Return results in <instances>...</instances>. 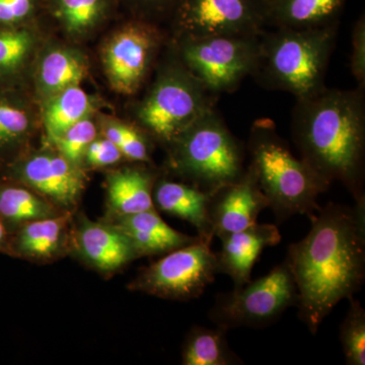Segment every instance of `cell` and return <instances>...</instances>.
<instances>
[{
    "label": "cell",
    "mask_w": 365,
    "mask_h": 365,
    "mask_svg": "<svg viewBox=\"0 0 365 365\" xmlns=\"http://www.w3.org/2000/svg\"><path fill=\"white\" fill-rule=\"evenodd\" d=\"M312 227L290 245L287 259L297 287V316L316 335L340 302L365 280V204L329 203L309 218Z\"/></svg>",
    "instance_id": "1"
},
{
    "label": "cell",
    "mask_w": 365,
    "mask_h": 365,
    "mask_svg": "<svg viewBox=\"0 0 365 365\" xmlns=\"http://www.w3.org/2000/svg\"><path fill=\"white\" fill-rule=\"evenodd\" d=\"M306 100L295 125V143L304 163L327 184L340 181L355 203L365 204L364 118L352 93L329 91Z\"/></svg>",
    "instance_id": "2"
},
{
    "label": "cell",
    "mask_w": 365,
    "mask_h": 365,
    "mask_svg": "<svg viewBox=\"0 0 365 365\" xmlns=\"http://www.w3.org/2000/svg\"><path fill=\"white\" fill-rule=\"evenodd\" d=\"M253 169L259 185L267 198L269 208L281 223L297 215L309 218L321 208L319 196L330 185L302 160L292 155L287 143L274 129L272 123L258 122L249 141Z\"/></svg>",
    "instance_id": "3"
},
{
    "label": "cell",
    "mask_w": 365,
    "mask_h": 365,
    "mask_svg": "<svg viewBox=\"0 0 365 365\" xmlns=\"http://www.w3.org/2000/svg\"><path fill=\"white\" fill-rule=\"evenodd\" d=\"M170 143L174 144L175 169L205 193H212L244 175L241 146L209 112Z\"/></svg>",
    "instance_id": "4"
},
{
    "label": "cell",
    "mask_w": 365,
    "mask_h": 365,
    "mask_svg": "<svg viewBox=\"0 0 365 365\" xmlns=\"http://www.w3.org/2000/svg\"><path fill=\"white\" fill-rule=\"evenodd\" d=\"M297 287L287 258L263 277L250 281L216 297L208 318L215 326L235 328H265L297 307Z\"/></svg>",
    "instance_id": "5"
},
{
    "label": "cell",
    "mask_w": 365,
    "mask_h": 365,
    "mask_svg": "<svg viewBox=\"0 0 365 365\" xmlns=\"http://www.w3.org/2000/svg\"><path fill=\"white\" fill-rule=\"evenodd\" d=\"M329 28H283L265 48L268 71L280 86L302 98L318 93L332 44Z\"/></svg>",
    "instance_id": "6"
},
{
    "label": "cell",
    "mask_w": 365,
    "mask_h": 365,
    "mask_svg": "<svg viewBox=\"0 0 365 365\" xmlns=\"http://www.w3.org/2000/svg\"><path fill=\"white\" fill-rule=\"evenodd\" d=\"M217 273L211 242L198 237L192 244L165 254L141 269L129 289L160 299L188 302L200 297Z\"/></svg>",
    "instance_id": "7"
},
{
    "label": "cell",
    "mask_w": 365,
    "mask_h": 365,
    "mask_svg": "<svg viewBox=\"0 0 365 365\" xmlns=\"http://www.w3.org/2000/svg\"><path fill=\"white\" fill-rule=\"evenodd\" d=\"M185 59L197 79L211 90H225L254 66L259 50L248 36H211L191 39Z\"/></svg>",
    "instance_id": "8"
},
{
    "label": "cell",
    "mask_w": 365,
    "mask_h": 365,
    "mask_svg": "<svg viewBox=\"0 0 365 365\" xmlns=\"http://www.w3.org/2000/svg\"><path fill=\"white\" fill-rule=\"evenodd\" d=\"M196 81L180 76L163 78L139 112L143 123L165 143H173L208 113L206 98Z\"/></svg>",
    "instance_id": "9"
},
{
    "label": "cell",
    "mask_w": 365,
    "mask_h": 365,
    "mask_svg": "<svg viewBox=\"0 0 365 365\" xmlns=\"http://www.w3.org/2000/svg\"><path fill=\"white\" fill-rule=\"evenodd\" d=\"M0 175L25 185L66 212L76 211L85 189V176L78 165L59 153L20 155Z\"/></svg>",
    "instance_id": "10"
},
{
    "label": "cell",
    "mask_w": 365,
    "mask_h": 365,
    "mask_svg": "<svg viewBox=\"0 0 365 365\" xmlns=\"http://www.w3.org/2000/svg\"><path fill=\"white\" fill-rule=\"evenodd\" d=\"M179 20L191 39L249 36L269 19L267 0H179Z\"/></svg>",
    "instance_id": "11"
},
{
    "label": "cell",
    "mask_w": 365,
    "mask_h": 365,
    "mask_svg": "<svg viewBox=\"0 0 365 365\" xmlns=\"http://www.w3.org/2000/svg\"><path fill=\"white\" fill-rule=\"evenodd\" d=\"M266 208L267 198L249 167L239 180L209 194L208 218L215 237L249 227Z\"/></svg>",
    "instance_id": "12"
},
{
    "label": "cell",
    "mask_w": 365,
    "mask_h": 365,
    "mask_svg": "<svg viewBox=\"0 0 365 365\" xmlns=\"http://www.w3.org/2000/svg\"><path fill=\"white\" fill-rule=\"evenodd\" d=\"M71 250L98 272L110 275L139 258L126 235L114 223L79 216L72 225Z\"/></svg>",
    "instance_id": "13"
},
{
    "label": "cell",
    "mask_w": 365,
    "mask_h": 365,
    "mask_svg": "<svg viewBox=\"0 0 365 365\" xmlns=\"http://www.w3.org/2000/svg\"><path fill=\"white\" fill-rule=\"evenodd\" d=\"M143 25L130 24L118 31L104 51V64L112 88L118 93H135L144 78L153 38Z\"/></svg>",
    "instance_id": "14"
},
{
    "label": "cell",
    "mask_w": 365,
    "mask_h": 365,
    "mask_svg": "<svg viewBox=\"0 0 365 365\" xmlns=\"http://www.w3.org/2000/svg\"><path fill=\"white\" fill-rule=\"evenodd\" d=\"M72 215L64 212L16 228L11 232L9 256L39 264L66 256L71 250Z\"/></svg>",
    "instance_id": "15"
},
{
    "label": "cell",
    "mask_w": 365,
    "mask_h": 365,
    "mask_svg": "<svg viewBox=\"0 0 365 365\" xmlns=\"http://www.w3.org/2000/svg\"><path fill=\"white\" fill-rule=\"evenodd\" d=\"M222 248L216 252L217 272L227 274L240 288L251 281L252 270L262 252L281 242L279 230L269 223H254L249 227L220 235Z\"/></svg>",
    "instance_id": "16"
},
{
    "label": "cell",
    "mask_w": 365,
    "mask_h": 365,
    "mask_svg": "<svg viewBox=\"0 0 365 365\" xmlns=\"http://www.w3.org/2000/svg\"><path fill=\"white\" fill-rule=\"evenodd\" d=\"M109 222L128 237L138 257L170 253L198 239V235L192 237L170 227L158 215L157 208L135 215L110 217Z\"/></svg>",
    "instance_id": "17"
},
{
    "label": "cell",
    "mask_w": 365,
    "mask_h": 365,
    "mask_svg": "<svg viewBox=\"0 0 365 365\" xmlns=\"http://www.w3.org/2000/svg\"><path fill=\"white\" fill-rule=\"evenodd\" d=\"M153 197L155 207L188 222L201 240L211 242L215 239L208 218V193L193 185L163 180L153 187Z\"/></svg>",
    "instance_id": "18"
},
{
    "label": "cell",
    "mask_w": 365,
    "mask_h": 365,
    "mask_svg": "<svg viewBox=\"0 0 365 365\" xmlns=\"http://www.w3.org/2000/svg\"><path fill=\"white\" fill-rule=\"evenodd\" d=\"M153 175L139 168H124L108 175L107 201L111 217L155 209Z\"/></svg>",
    "instance_id": "19"
},
{
    "label": "cell",
    "mask_w": 365,
    "mask_h": 365,
    "mask_svg": "<svg viewBox=\"0 0 365 365\" xmlns=\"http://www.w3.org/2000/svg\"><path fill=\"white\" fill-rule=\"evenodd\" d=\"M64 212L25 185L6 178L0 179V220L9 232L26 222Z\"/></svg>",
    "instance_id": "20"
},
{
    "label": "cell",
    "mask_w": 365,
    "mask_h": 365,
    "mask_svg": "<svg viewBox=\"0 0 365 365\" xmlns=\"http://www.w3.org/2000/svg\"><path fill=\"white\" fill-rule=\"evenodd\" d=\"M227 330L216 326H194L187 334L182 348L184 365H239L241 357L232 351L227 342Z\"/></svg>",
    "instance_id": "21"
},
{
    "label": "cell",
    "mask_w": 365,
    "mask_h": 365,
    "mask_svg": "<svg viewBox=\"0 0 365 365\" xmlns=\"http://www.w3.org/2000/svg\"><path fill=\"white\" fill-rule=\"evenodd\" d=\"M344 0H271L269 19L283 28L322 26L337 14Z\"/></svg>",
    "instance_id": "22"
},
{
    "label": "cell",
    "mask_w": 365,
    "mask_h": 365,
    "mask_svg": "<svg viewBox=\"0 0 365 365\" xmlns=\"http://www.w3.org/2000/svg\"><path fill=\"white\" fill-rule=\"evenodd\" d=\"M7 86H0V172L20 155L31 121L28 113Z\"/></svg>",
    "instance_id": "23"
},
{
    "label": "cell",
    "mask_w": 365,
    "mask_h": 365,
    "mask_svg": "<svg viewBox=\"0 0 365 365\" xmlns=\"http://www.w3.org/2000/svg\"><path fill=\"white\" fill-rule=\"evenodd\" d=\"M93 105L79 86H71L55 95L45 112V126L50 140L54 141L81 120L88 118Z\"/></svg>",
    "instance_id": "24"
},
{
    "label": "cell",
    "mask_w": 365,
    "mask_h": 365,
    "mask_svg": "<svg viewBox=\"0 0 365 365\" xmlns=\"http://www.w3.org/2000/svg\"><path fill=\"white\" fill-rule=\"evenodd\" d=\"M86 74L85 62L76 53L54 50L43 59L39 79L46 93L57 95L71 86H79Z\"/></svg>",
    "instance_id": "25"
},
{
    "label": "cell",
    "mask_w": 365,
    "mask_h": 365,
    "mask_svg": "<svg viewBox=\"0 0 365 365\" xmlns=\"http://www.w3.org/2000/svg\"><path fill=\"white\" fill-rule=\"evenodd\" d=\"M32 36L21 26H0V86L9 85L26 63Z\"/></svg>",
    "instance_id": "26"
},
{
    "label": "cell",
    "mask_w": 365,
    "mask_h": 365,
    "mask_svg": "<svg viewBox=\"0 0 365 365\" xmlns=\"http://www.w3.org/2000/svg\"><path fill=\"white\" fill-rule=\"evenodd\" d=\"M50 11L71 32H83L104 16L109 0H49Z\"/></svg>",
    "instance_id": "27"
},
{
    "label": "cell",
    "mask_w": 365,
    "mask_h": 365,
    "mask_svg": "<svg viewBox=\"0 0 365 365\" xmlns=\"http://www.w3.org/2000/svg\"><path fill=\"white\" fill-rule=\"evenodd\" d=\"M350 306L340 326V342L346 364H365V311L359 300L349 299Z\"/></svg>",
    "instance_id": "28"
},
{
    "label": "cell",
    "mask_w": 365,
    "mask_h": 365,
    "mask_svg": "<svg viewBox=\"0 0 365 365\" xmlns=\"http://www.w3.org/2000/svg\"><path fill=\"white\" fill-rule=\"evenodd\" d=\"M96 137L97 129L95 124L86 118L67 129L53 143L56 145L60 155L79 167L88 145L95 140Z\"/></svg>",
    "instance_id": "29"
},
{
    "label": "cell",
    "mask_w": 365,
    "mask_h": 365,
    "mask_svg": "<svg viewBox=\"0 0 365 365\" xmlns=\"http://www.w3.org/2000/svg\"><path fill=\"white\" fill-rule=\"evenodd\" d=\"M104 135L128 160L139 163L150 160V153L145 139L132 127L124 124H109L106 126Z\"/></svg>",
    "instance_id": "30"
},
{
    "label": "cell",
    "mask_w": 365,
    "mask_h": 365,
    "mask_svg": "<svg viewBox=\"0 0 365 365\" xmlns=\"http://www.w3.org/2000/svg\"><path fill=\"white\" fill-rule=\"evenodd\" d=\"M39 0H0V26H21L37 11Z\"/></svg>",
    "instance_id": "31"
},
{
    "label": "cell",
    "mask_w": 365,
    "mask_h": 365,
    "mask_svg": "<svg viewBox=\"0 0 365 365\" xmlns=\"http://www.w3.org/2000/svg\"><path fill=\"white\" fill-rule=\"evenodd\" d=\"M123 158L121 151L109 139H95L86 151V163L91 167L103 168L115 165Z\"/></svg>",
    "instance_id": "32"
},
{
    "label": "cell",
    "mask_w": 365,
    "mask_h": 365,
    "mask_svg": "<svg viewBox=\"0 0 365 365\" xmlns=\"http://www.w3.org/2000/svg\"><path fill=\"white\" fill-rule=\"evenodd\" d=\"M352 71L355 78L364 85L365 78V24L360 19L355 26L353 38Z\"/></svg>",
    "instance_id": "33"
},
{
    "label": "cell",
    "mask_w": 365,
    "mask_h": 365,
    "mask_svg": "<svg viewBox=\"0 0 365 365\" xmlns=\"http://www.w3.org/2000/svg\"><path fill=\"white\" fill-rule=\"evenodd\" d=\"M9 240L11 232L7 230L6 225L0 220V253L9 256Z\"/></svg>",
    "instance_id": "34"
},
{
    "label": "cell",
    "mask_w": 365,
    "mask_h": 365,
    "mask_svg": "<svg viewBox=\"0 0 365 365\" xmlns=\"http://www.w3.org/2000/svg\"><path fill=\"white\" fill-rule=\"evenodd\" d=\"M140 1L146 2V4H163V2L167 1V0H140Z\"/></svg>",
    "instance_id": "35"
},
{
    "label": "cell",
    "mask_w": 365,
    "mask_h": 365,
    "mask_svg": "<svg viewBox=\"0 0 365 365\" xmlns=\"http://www.w3.org/2000/svg\"><path fill=\"white\" fill-rule=\"evenodd\" d=\"M268 4H270L271 0H267Z\"/></svg>",
    "instance_id": "36"
}]
</instances>
